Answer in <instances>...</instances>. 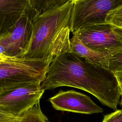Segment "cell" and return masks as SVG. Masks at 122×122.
Instances as JSON below:
<instances>
[{"label": "cell", "mask_w": 122, "mask_h": 122, "mask_svg": "<svg viewBox=\"0 0 122 122\" xmlns=\"http://www.w3.org/2000/svg\"><path fill=\"white\" fill-rule=\"evenodd\" d=\"M61 86L88 92L114 110L120 102V90L113 72L71 51L54 57L41 82L44 91Z\"/></svg>", "instance_id": "obj_1"}, {"label": "cell", "mask_w": 122, "mask_h": 122, "mask_svg": "<svg viewBox=\"0 0 122 122\" xmlns=\"http://www.w3.org/2000/svg\"><path fill=\"white\" fill-rule=\"evenodd\" d=\"M73 5L71 0L38 15L26 45L16 57L39 59L71 51L70 36Z\"/></svg>", "instance_id": "obj_2"}, {"label": "cell", "mask_w": 122, "mask_h": 122, "mask_svg": "<svg viewBox=\"0 0 122 122\" xmlns=\"http://www.w3.org/2000/svg\"><path fill=\"white\" fill-rule=\"evenodd\" d=\"M54 57L32 59L8 57L0 62V93L27 83L42 82Z\"/></svg>", "instance_id": "obj_3"}, {"label": "cell", "mask_w": 122, "mask_h": 122, "mask_svg": "<svg viewBox=\"0 0 122 122\" xmlns=\"http://www.w3.org/2000/svg\"><path fill=\"white\" fill-rule=\"evenodd\" d=\"M72 34L95 51L112 55L122 50V28L107 22L87 25Z\"/></svg>", "instance_id": "obj_4"}, {"label": "cell", "mask_w": 122, "mask_h": 122, "mask_svg": "<svg viewBox=\"0 0 122 122\" xmlns=\"http://www.w3.org/2000/svg\"><path fill=\"white\" fill-rule=\"evenodd\" d=\"M122 5V0H78L74 2L71 31L87 25L106 23L107 15Z\"/></svg>", "instance_id": "obj_5"}, {"label": "cell", "mask_w": 122, "mask_h": 122, "mask_svg": "<svg viewBox=\"0 0 122 122\" xmlns=\"http://www.w3.org/2000/svg\"><path fill=\"white\" fill-rule=\"evenodd\" d=\"M41 81L19 86L10 91L0 93V110L20 117L40 103L44 90Z\"/></svg>", "instance_id": "obj_6"}, {"label": "cell", "mask_w": 122, "mask_h": 122, "mask_svg": "<svg viewBox=\"0 0 122 122\" xmlns=\"http://www.w3.org/2000/svg\"><path fill=\"white\" fill-rule=\"evenodd\" d=\"M38 14L32 10L22 16L14 27L0 36V43L5 48L6 56L16 57L24 49L30 35L34 20Z\"/></svg>", "instance_id": "obj_7"}, {"label": "cell", "mask_w": 122, "mask_h": 122, "mask_svg": "<svg viewBox=\"0 0 122 122\" xmlns=\"http://www.w3.org/2000/svg\"><path fill=\"white\" fill-rule=\"evenodd\" d=\"M49 101L53 108L58 111L87 114L103 112L89 96L74 90H61Z\"/></svg>", "instance_id": "obj_8"}, {"label": "cell", "mask_w": 122, "mask_h": 122, "mask_svg": "<svg viewBox=\"0 0 122 122\" xmlns=\"http://www.w3.org/2000/svg\"><path fill=\"white\" fill-rule=\"evenodd\" d=\"M32 10L30 0H0V36L11 30Z\"/></svg>", "instance_id": "obj_9"}, {"label": "cell", "mask_w": 122, "mask_h": 122, "mask_svg": "<svg viewBox=\"0 0 122 122\" xmlns=\"http://www.w3.org/2000/svg\"><path fill=\"white\" fill-rule=\"evenodd\" d=\"M70 42L71 51L98 65L109 69V61L112 54L92 50L84 45L75 34H73Z\"/></svg>", "instance_id": "obj_10"}, {"label": "cell", "mask_w": 122, "mask_h": 122, "mask_svg": "<svg viewBox=\"0 0 122 122\" xmlns=\"http://www.w3.org/2000/svg\"><path fill=\"white\" fill-rule=\"evenodd\" d=\"M71 0H30L31 7L39 15L52 8L66 4Z\"/></svg>", "instance_id": "obj_11"}, {"label": "cell", "mask_w": 122, "mask_h": 122, "mask_svg": "<svg viewBox=\"0 0 122 122\" xmlns=\"http://www.w3.org/2000/svg\"><path fill=\"white\" fill-rule=\"evenodd\" d=\"M17 122H50L43 113L40 103L24 114Z\"/></svg>", "instance_id": "obj_12"}, {"label": "cell", "mask_w": 122, "mask_h": 122, "mask_svg": "<svg viewBox=\"0 0 122 122\" xmlns=\"http://www.w3.org/2000/svg\"><path fill=\"white\" fill-rule=\"evenodd\" d=\"M105 20L107 23L122 28V5L110 12Z\"/></svg>", "instance_id": "obj_13"}, {"label": "cell", "mask_w": 122, "mask_h": 122, "mask_svg": "<svg viewBox=\"0 0 122 122\" xmlns=\"http://www.w3.org/2000/svg\"><path fill=\"white\" fill-rule=\"evenodd\" d=\"M109 70L112 72L122 70V50L112 55L109 61Z\"/></svg>", "instance_id": "obj_14"}, {"label": "cell", "mask_w": 122, "mask_h": 122, "mask_svg": "<svg viewBox=\"0 0 122 122\" xmlns=\"http://www.w3.org/2000/svg\"><path fill=\"white\" fill-rule=\"evenodd\" d=\"M102 122H122V109L105 115Z\"/></svg>", "instance_id": "obj_15"}, {"label": "cell", "mask_w": 122, "mask_h": 122, "mask_svg": "<svg viewBox=\"0 0 122 122\" xmlns=\"http://www.w3.org/2000/svg\"><path fill=\"white\" fill-rule=\"evenodd\" d=\"M20 118L0 110V122H17Z\"/></svg>", "instance_id": "obj_16"}, {"label": "cell", "mask_w": 122, "mask_h": 122, "mask_svg": "<svg viewBox=\"0 0 122 122\" xmlns=\"http://www.w3.org/2000/svg\"><path fill=\"white\" fill-rule=\"evenodd\" d=\"M114 76H115L116 80L117 81L120 92H121V101L122 102V70L115 71L113 72Z\"/></svg>", "instance_id": "obj_17"}, {"label": "cell", "mask_w": 122, "mask_h": 122, "mask_svg": "<svg viewBox=\"0 0 122 122\" xmlns=\"http://www.w3.org/2000/svg\"><path fill=\"white\" fill-rule=\"evenodd\" d=\"M0 54L4 55L6 56V51L4 47L0 43Z\"/></svg>", "instance_id": "obj_18"}, {"label": "cell", "mask_w": 122, "mask_h": 122, "mask_svg": "<svg viewBox=\"0 0 122 122\" xmlns=\"http://www.w3.org/2000/svg\"><path fill=\"white\" fill-rule=\"evenodd\" d=\"M8 57L7 56H6V55L0 54V62L4 61V60H6Z\"/></svg>", "instance_id": "obj_19"}, {"label": "cell", "mask_w": 122, "mask_h": 122, "mask_svg": "<svg viewBox=\"0 0 122 122\" xmlns=\"http://www.w3.org/2000/svg\"><path fill=\"white\" fill-rule=\"evenodd\" d=\"M120 106H121V107H122V102H120Z\"/></svg>", "instance_id": "obj_20"}, {"label": "cell", "mask_w": 122, "mask_h": 122, "mask_svg": "<svg viewBox=\"0 0 122 122\" xmlns=\"http://www.w3.org/2000/svg\"><path fill=\"white\" fill-rule=\"evenodd\" d=\"M71 1H73V2H75V1H77V0H71Z\"/></svg>", "instance_id": "obj_21"}]
</instances>
